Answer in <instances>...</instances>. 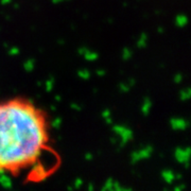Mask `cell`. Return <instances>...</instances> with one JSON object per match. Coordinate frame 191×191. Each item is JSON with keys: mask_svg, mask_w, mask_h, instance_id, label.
<instances>
[{"mask_svg": "<svg viewBox=\"0 0 191 191\" xmlns=\"http://www.w3.org/2000/svg\"><path fill=\"white\" fill-rule=\"evenodd\" d=\"M59 165L46 112L25 98L0 101V173L39 182Z\"/></svg>", "mask_w": 191, "mask_h": 191, "instance_id": "6da1fadb", "label": "cell"}]
</instances>
